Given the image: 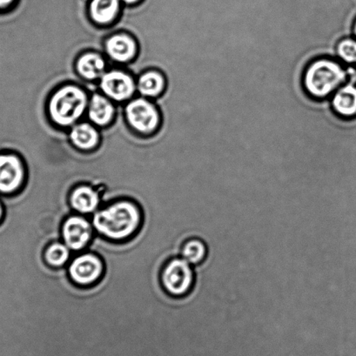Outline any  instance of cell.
Listing matches in <instances>:
<instances>
[{"label": "cell", "instance_id": "obj_1", "mask_svg": "<svg viewBox=\"0 0 356 356\" xmlns=\"http://www.w3.org/2000/svg\"><path fill=\"white\" fill-rule=\"evenodd\" d=\"M143 211L139 203L129 199L117 200L96 211L92 224L97 234L113 243L132 239L143 223Z\"/></svg>", "mask_w": 356, "mask_h": 356}, {"label": "cell", "instance_id": "obj_2", "mask_svg": "<svg viewBox=\"0 0 356 356\" xmlns=\"http://www.w3.org/2000/svg\"><path fill=\"white\" fill-rule=\"evenodd\" d=\"M348 79V69L340 61L321 57L307 64L302 74V88L310 98L324 100L331 98Z\"/></svg>", "mask_w": 356, "mask_h": 356}, {"label": "cell", "instance_id": "obj_3", "mask_svg": "<svg viewBox=\"0 0 356 356\" xmlns=\"http://www.w3.org/2000/svg\"><path fill=\"white\" fill-rule=\"evenodd\" d=\"M88 104L86 93L74 86H67L54 93L50 100L51 119L58 125L68 127L81 118Z\"/></svg>", "mask_w": 356, "mask_h": 356}, {"label": "cell", "instance_id": "obj_4", "mask_svg": "<svg viewBox=\"0 0 356 356\" xmlns=\"http://www.w3.org/2000/svg\"><path fill=\"white\" fill-rule=\"evenodd\" d=\"M161 282L174 298H182L192 291L195 275L191 264L181 258H172L161 268Z\"/></svg>", "mask_w": 356, "mask_h": 356}, {"label": "cell", "instance_id": "obj_5", "mask_svg": "<svg viewBox=\"0 0 356 356\" xmlns=\"http://www.w3.org/2000/svg\"><path fill=\"white\" fill-rule=\"evenodd\" d=\"M103 259L93 252L79 254L70 262L67 268L69 279L81 288H89L98 283L105 274Z\"/></svg>", "mask_w": 356, "mask_h": 356}, {"label": "cell", "instance_id": "obj_6", "mask_svg": "<svg viewBox=\"0 0 356 356\" xmlns=\"http://www.w3.org/2000/svg\"><path fill=\"white\" fill-rule=\"evenodd\" d=\"M26 169L18 155L0 153V197L15 198L24 188Z\"/></svg>", "mask_w": 356, "mask_h": 356}, {"label": "cell", "instance_id": "obj_7", "mask_svg": "<svg viewBox=\"0 0 356 356\" xmlns=\"http://www.w3.org/2000/svg\"><path fill=\"white\" fill-rule=\"evenodd\" d=\"M95 230L91 221L82 216L65 218L60 227V238L72 252H81L91 244Z\"/></svg>", "mask_w": 356, "mask_h": 356}, {"label": "cell", "instance_id": "obj_8", "mask_svg": "<svg viewBox=\"0 0 356 356\" xmlns=\"http://www.w3.org/2000/svg\"><path fill=\"white\" fill-rule=\"evenodd\" d=\"M127 120L138 132L149 134L156 129L160 119L155 107L144 99L133 100L126 108Z\"/></svg>", "mask_w": 356, "mask_h": 356}, {"label": "cell", "instance_id": "obj_9", "mask_svg": "<svg viewBox=\"0 0 356 356\" xmlns=\"http://www.w3.org/2000/svg\"><path fill=\"white\" fill-rule=\"evenodd\" d=\"M100 88L109 98L122 102L132 96L136 86L129 75L120 71H112L102 76Z\"/></svg>", "mask_w": 356, "mask_h": 356}, {"label": "cell", "instance_id": "obj_10", "mask_svg": "<svg viewBox=\"0 0 356 356\" xmlns=\"http://www.w3.org/2000/svg\"><path fill=\"white\" fill-rule=\"evenodd\" d=\"M330 106L334 113L341 119L352 120L356 118V85L345 83L331 96Z\"/></svg>", "mask_w": 356, "mask_h": 356}, {"label": "cell", "instance_id": "obj_11", "mask_svg": "<svg viewBox=\"0 0 356 356\" xmlns=\"http://www.w3.org/2000/svg\"><path fill=\"white\" fill-rule=\"evenodd\" d=\"M69 205L81 214L95 213L102 205V197L92 186H79L68 195Z\"/></svg>", "mask_w": 356, "mask_h": 356}, {"label": "cell", "instance_id": "obj_12", "mask_svg": "<svg viewBox=\"0 0 356 356\" xmlns=\"http://www.w3.org/2000/svg\"><path fill=\"white\" fill-rule=\"evenodd\" d=\"M106 51L113 60L127 62L132 60L136 53V44L132 38L124 34L113 35L106 41Z\"/></svg>", "mask_w": 356, "mask_h": 356}, {"label": "cell", "instance_id": "obj_13", "mask_svg": "<svg viewBox=\"0 0 356 356\" xmlns=\"http://www.w3.org/2000/svg\"><path fill=\"white\" fill-rule=\"evenodd\" d=\"M120 0H91L89 13L96 23L109 24L116 18L120 11Z\"/></svg>", "mask_w": 356, "mask_h": 356}, {"label": "cell", "instance_id": "obj_14", "mask_svg": "<svg viewBox=\"0 0 356 356\" xmlns=\"http://www.w3.org/2000/svg\"><path fill=\"white\" fill-rule=\"evenodd\" d=\"M113 107L108 100L99 95H93L89 106V117L98 126H106L113 115Z\"/></svg>", "mask_w": 356, "mask_h": 356}, {"label": "cell", "instance_id": "obj_15", "mask_svg": "<svg viewBox=\"0 0 356 356\" xmlns=\"http://www.w3.org/2000/svg\"><path fill=\"white\" fill-rule=\"evenodd\" d=\"M70 137L72 143L83 150L92 149L99 141L98 133L95 127L88 123L75 126L72 130Z\"/></svg>", "mask_w": 356, "mask_h": 356}, {"label": "cell", "instance_id": "obj_16", "mask_svg": "<svg viewBox=\"0 0 356 356\" xmlns=\"http://www.w3.org/2000/svg\"><path fill=\"white\" fill-rule=\"evenodd\" d=\"M71 250L64 243L54 241L44 250V260L46 264L53 268H64L70 260Z\"/></svg>", "mask_w": 356, "mask_h": 356}, {"label": "cell", "instance_id": "obj_17", "mask_svg": "<svg viewBox=\"0 0 356 356\" xmlns=\"http://www.w3.org/2000/svg\"><path fill=\"white\" fill-rule=\"evenodd\" d=\"M77 70L79 74L88 79L100 77L105 70V61L99 55L88 54L79 58Z\"/></svg>", "mask_w": 356, "mask_h": 356}, {"label": "cell", "instance_id": "obj_18", "mask_svg": "<svg viewBox=\"0 0 356 356\" xmlns=\"http://www.w3.org/2000/svg\"><path fill=\"white\" fill-rule=\"evenodd\" d=\"M181 257L189 264L196 266L205 260L207 254V245L199 238H192L186 241L181 248Z\"/></svg>", "mask_w": 356, "mask_h": 356}, {"label": "cell", "instance_id": "obj_19", "mask_svg": "<svg viewBox=\"0 0 356 356\" xmlns=\"http://www.w3.org/2000/svg\"><path fill=\"white\" fill-rule=\"evenodd\" d=\"M164 86V79L161 74L155 72H148L141 76L138 88H139L141 95L154 97L160 95Z\"/></svg>", "mask_w": 356, "mask_h": 356}, {"label": "cell", "instance_id": "obj_20", "mask_svg": "<svg viewBox=\"0 0 356 356\" xmlns=\"http://www.w3.org/2000/svg\"><path fill=\"white\" fill-rule=\"evenodd\" d=\"M335 54L342 63L346 65L356 64V39L344 38L341 40L335 47Z\"/></svg>", "mask_w": 356, "mask_h": 356}, {"label": "cell", "instance_id": "obj_21", "mask_svg": "<svg viewBox=\"0 0 356 356\" xmlns=\"http://www.w3.org/2000/svg\"><path fill=\"white\" fill-rule=\"evenodd\" d=\"M16 1L17 0H0V13L5 12L6 10L12 8Z\"/></svg>", "mask_w": 356, "mask_h": 356}, {"label": "cell", "instance_id": "obj_22", "mask_svg": "<svg viewBox=\"0 0 356 356\" xmlns=\"http://www.w3.org/2000/svg\"><path fill=\"white\" fill-rule=\"evenodd\" d=\"M6 207L5 203L0 198V227L6 222Z\"/></svg>", "mask_w": 356, "mask_h": 356}, {"label": "cell", "instance_id": "obj_23", "mask_svg": "<svg viewBox=\"0 0 356 356\" xmlns=\"http://www.w3.org/2000/svg\"><path fill=\"white\" fill-rule=\"evenodd\" d=\"M124 3H126L127 5H134L136 4V3L141 1V0H120Z\"/></svg>", "mask_w": 356, "mask_h": 356}, {"label": "cell", "instance_id": "obj_24", "mask_svg": "<svg viewBox=\"0 0 356 356\" xmlns=\"http://www.w3.org/2000/svg\"><path fill=\"white\" fill-rule=\"evenodd\" d=\"M353 33H354V36L356 39V20L354 23V26H353Z\"/></svg>", "mask_w": 356, "mask_h": 356}]
</instances>
